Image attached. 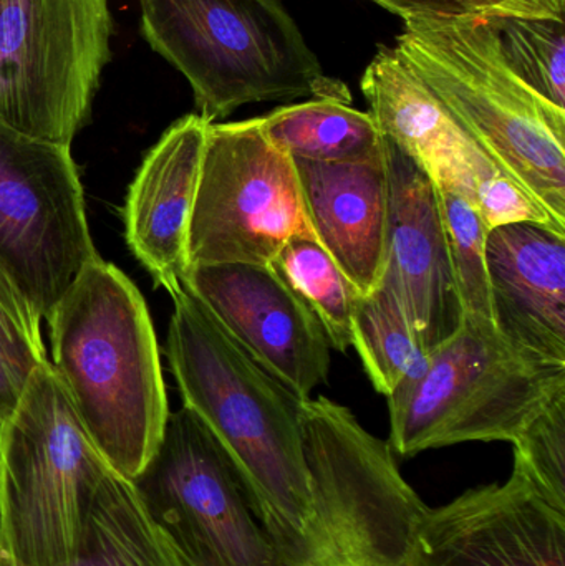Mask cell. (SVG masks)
I'll return each mask as SVG.
<instances>
[{
	"label": "cell",
	"mask_w": 565,
	"mask_h": 566,
	"mask_svg": "<svg viewBox=\"0 0 565 566\" xmlns=\"http://www.w3.org/2000/svg\"><path fill=\"white\" fill-rule=\"evenodd\" d=\"M172 296L169 368L186 408L231 455L282 566H294L311 515L302 402L269 375L185 285Z\"/></svg>",
	"instance_id": "6da1fadb"
},
{
	"label": "cell",
	"mask_w": 565,
	"mask_h": 566,
	"mask_svg": "<svg viewBox=\"0 0 565 566\" xmlns=\"http://www.w3.org/2000/svg\"><path fill=\"white\" fill-rule=\"evenodd\" d=\"M52 365L109 468L132 481L169 418L158 342L135 283L102 258L73 281L49 318Z\"/></svg>",
	"instance_id": "7a4b0ae2"
},
{
	"label": "cell",
	"mask_w": 565,
	"mask_h": 566,
	"mask_svg": "<svg viewBox=\"0 0 565 566\" xmlns=\"http://www.w3.org/2000/svg\"><path fill=\"white\" fill-rule=\"evenodd\" d=\"M395 52L470 138L565 228V109L504 62L477 13L405 20Z\"/></svg>",
	"instance_id": "3957f363"
},
{
	"label": "cell",
	"mask_w": 565,
	"mask_h": 566,
	"mask_svg": "<svg viewBox=\"0 0 565 566\" xmlns=\"http://www.w3.org/2000/svg\"><path fill=\"white\" fill-rule=\"evenodd\" d=\"M138 2L143 39L186 76L206 122L251 103H352L348 86L324 72L281 0Z\"/></svg>",
	"instance_id": "277c9868"
},
{
	"label": "cell",
	"mask_w": 565,
	"mask_h": 566,
	"mask_svg": "<svg viewBox=\"0 0 565 566\" xmlns=\"http://www.w3.org/2000/svg\"><path fill=\"white\" fill-rule=\"evenodd\" d=\"M112 468L49 361L2 431V537L12 566H72Z\"/></svg>",
	"instance_id": "5b68a950"
},
{
	"label": "cell",
	"mask_w": 565,
	"mask_h": 566,
	"mask_svg": "<svg viewBox=\"0 0 565 566\" xmlns=\"http://www.w3.org/2000/svg\"><path fill=\"white\" fill-rule=\"evenodd\" d=\"M311 515L294 566H408L430 509L390 442L325 396L302 402Z\"/></svg>",
	"instance_id": "8992f818"
},
{
	"label": "cell",
	"mask_w": 565,
	"mask_h": 566,
	"mask_svg": "<svg viewBox=\"0 0 565 566\" xmlns=\"http://www.w3.org/2000/svg\"><path fill=\"white\" fill-rule=\"evenodd\" d=\"M563 389L565 366L517 348L491 319L464 315L427 369L388 396V442L401 458L463 442L513 444Z\"/></svg>",
	"instance_id": "52a82bcc"
},
{
	"label": "cell",
	"mask_w": 565,
	"mask_h": 566,
	"mask_svg": "<svg viewBox=\"0 0 565 566\" xmlns=\"http://www.w3.org/2000/svg\"><path fill=\"white\" fill-rule=\"evenodd\" d=\"M109 0H0V122L72 146L112 60Z\"/></svg>",
	"instance_id": "ba28073f"
},
{
	"label": "cell",
	"mask_w": 565,
	"mask_h": 566,
	"mask_svg": "<svg viewBox=\"0 0 565 566\" xmlns=\"http://www.w3.org/2000/svg\"><path fill=\"white\" fill-rule=\"evenodd\" d=\"M129 482L185 566H282L231 455L186 406L169 412L158 448Z\"/></svg>",
	"instance_id": "9c48e42d"
},
{
	"label": "cell",
	"mask_w": 565,
	"mask_h": 566,
	"mask_svg": "<svg viewBox=\"0 0 565 566\" xmlns=\"http://www.w3.org/2000/svg\"><path fill=\"white\" fill-rule=\"evenodd\" d=\"M292 238H314L294 159L261 118L211 123L188 231V269L269 265Z\"/></svg>",
	"instance_id": "30bf717a"
},
{
	"label": "cell",
	"mask_w": 565,
	"mask_h": 566,
	"mask_svg": "<svg viewBox=\"0 0 565 566\" xmlns=\"http://www.w3.org/2000/svg\"><path fill=\"white\" fill-rule=\"evenodd\" d=\"M96 258L70 146L0 122V272L46 322Z\"/></svg>",
	"instance_id": "8fae6325"
},
{
	"label": "cell",
	"mask_w": 565,
	"mask_h": 566,
	"mask_svg": "<svg viewBox=\"0 0 565 566\" xmlns=\"http://www.w3.org/2000/svg\"><path fill=\"white\" fill-rule=\"evenodd\" d=\"M182 285L301 401L328 381L332 346L327 335L271 265H195Z\"/></svg>",
	"instance_id": "7c38bea8"
},
{
	"label": "cell",
	"mask_w": 565,
	"mask_h": 566,
	"mask_svg": "<svg viewBox=\"0 0 565 566\" xmlns=\"http://www.w3.org/2000/svg\"><path fill=\"white\" fill-rule=\"evenodd\" d=\"M408 566H565V514L520 471L430 509Z\"/></svg>",
	"instance_id": "4fadbf2b"
},
{
	"label": "cell",
	"mask_w": 565,
	"mask_h": 566,
	"mask_svg": "<svg viewBox=\"0 0 565 566\" xmlns=\"http://www.w3.org/2000/svg\"><path fill=\"white\" fill-rule=\"evenodd\" d=\"M388 172L384 275L428 353L463 323L443 218L430 176L385 138Z\"/></svg>",
	"instance_id": "5bb4252c"
},
{
	"label": "cell",
	"mask_w": 565,
	"mask_h": 566,
	"mask_svg": "<svg viewBox=\"0 0 565 566\" xmlns=\"http://www.w3.org/2000/svg\"><path fill=\"white\" fill-rule=\"evenodd\" d=\"M486 272L498 332L523 352L565 366V229L544 222L491 229Z\"/></svg>",
	"instance_id": "9a60e30c"
},
{
	"label": "cell",
	"mask_w": 565,
	"mask_h": 566,
	"mask_svg": "<svg viewBox=\"0 0 565 566\" xmlns=\"http://www.w3.org/2000/svg\"><path fill=\"white\" fill-rule=\"evenodd\" d=\"M211 123L198 113L172 123L143 159L123 208L125 238L169 295L188 272V231Z\"/></svg>",
	"instance_id": "2e32d148"
},
{
	"label": "cell",
	"mask_w": 565,
	"mask_h": 566,
	"mask_svg": "<svg viewBox=\"0 0 565 566\" xmlns=\"http://www.w3.org/2000/svg\"><path fill=\"white\" fill-rule=\"evenodd\" d=\"M315 241L362 295L380 283L387 251L388 172L385 148L347 165L294 159Z\"/></svg>",
	"instance_id": "e0dca14e"
},
{
	"label": "cell",
	"mask_w": 565,
	"mask_h": 566,
	"mask_svg": "<svg viewBox=\"0 0 565 566\" xmlns=\"http://www.w3.org/2000/svg\"><path fill=\"white\" fill-rule=\"evenodd\" d=\"M360 88L381 136L428 176L440 169L470 168L480 146L394 49L380 46L362 76Z\"/></svg>",
	"instance_id": "ac0fdd59"
},
{
	"label": "cell",
	"mask_w": 565,
	"mask_h": 566,
	"mask_svg": "<svg viewBox=\"0 0 565 566\" xmlns=\"http://www.w3.org/2000/svg\"><path fill=\"white\" fill-rule=\"evenodd\" d=\"M261 119L269 142L301 161L362 163L385 148L374 116L337 99H308L281 106Z\"/></svg>",
	"instance_id": "d6986e66"
},
{
	"label": "cell",
	"mask_w": 565,
	"mask_h": 566,
	"mask_svg": "<svg viewBox=\"0 0 565 566\" xmlns=\"http://www.w3.org/2000/svg\"><path fill=\"white\" fill-rule=\"evenodd\" d=\"M0 566H12L0 552ZM72 566H185L143 511L132 482L112 472L96 494Z\"/></svg>",
	"instance_id": "ffe728a7"
},
{
	"label": "cell",
	"mask_w": 565,
	"mask_h": 566,
	"mask_svg": "<svg viewBox=\"0 0 565 566\" xmlns=\"http://www.w3.org/2000/svg\"><path fill=\"white\" fill-rule=\"evenodd\" d=\"M352 346L375 391L390 396L401 382L427 369L430 353L418 338L397 293L385 282L355 305Z\"/></svg>",
	"instance_id": "44dd1931"
},
{
	"label": "cell",
	"mask_w": 565,
	"mask_h": 566,
	"mask_svg": "<svg viewBox=\"0 0 565 566\" xmlns=\"http://www.w3.org/2000/svg\"><path fill=\"white\" fill-rule=\"evenodd\" d=\"M480 17L506 65L537 95L565 109L564 10L503 9Z\"/></svg>",
	"instance_id": "7402d4cb"
},
{
	"label": "cell",
	"mask_w": 565,
	"mask_h": 566,
	"mask_svg": "<svg viewBox=\"0 0 565 566\" xmlns=\"http://www.w3.org/2000/svg\"><path fill=\"white\" fill-rule=\"evenodd\" d=\"M272 271L311 310L332 348L347 353L352 346L357 286L311 238H292L272 259Z\"/></svg>",
	"instance_id": "603a6c76"
},
{
	"label": "cell",
	"mask_w": 565,
	"mask_h": 566,
	"mask_svg": "<svg viewBox=\"0 0 565 566\" xmlns=\"http://www.w3.org/2000/svg\"><path fill=\"white\" fill-rule=\"evenodd\" d=\"M471 169H440L430 176L443 218L454 282L464 315L491 319L486 272L488 229L471 198Z\"/></svg>",
	"instance_id": "cb8c5ba5"
},
{
	"label": "cell",
	"mask_w": 565,
	"mask_h": 566,
	"mask_svg": "<svg viewBox=\"0 0 565 566\" xmlns=\"http://www.w3.org/2000/svg\"><path fill=\"white\" fill-rule=\"evenodd\" d=\"M49 361L42 319L0 272V419L19 405L33 373Z\"/></svg>",
	"instance_id": "d4e9b609"
},
{
	"label": "cell",
	"mask_w": 565,
	"mask_h": 566,
	"mask_svg": "<svg viewBox=\"0 0 565 566\" xmlns=\"http://www.w3.org/2000/svg\"><path fill=\"white\" fill-rule=\"evenodd\" d=\"M514 446V469L544 502L565 514V389L523 429Z\"/></svg>",
	"instance_id": "484cf974"
},
{
	"label": "cell",
	"mask_w": 565,
	"mask_h": 566,
	"mask_svg": "<svg viewBox=\"0 0 565 566\" xmlns=\"http://www.w3.org/2000/svg\"><path fill=\"white\" fill-rule=\"evenodd\" d=\"M470 169L471 198L488 232L501 226L520 222L559 226L546 208L510 172L500 168L483 149L471 159Z\"/></svg>",
	"instance_id": "4316f807"
},
{
	"label": "cell",
	"mask_w": 565,
	"mask_h": 566,
	"mask_svg": "<svg viewBox=\"0 0 565 566\" xmlns=\"http://www.w3.org/2000/svg\"><path fill=\"white\" fill-rule=\"evenodd\" d=\"M384 7L388 12L401 17V19H414L421 15H461L463 7L457 0H372Z\"/></svg>",
	"instance_id": "83f0119b"
},
{
	"label": "cell",
	"mask_w": 565,
	"mask_h": 566,
	"mask_svg": "<svg viewBox=\"0 0 565 566\" xmlns=\"http://www.w3.org/2000/svg\"><path fill=\"white\" fill-rule=\"evenodd\" d=\"M457 2L463 7L467 13L483 15V13H490L494 12V10L510 7L511 3L517 2V0H457Z\"/></svg>",
	"instance_id": "f1b7e54d"
},
{
	"label": "cell",
	"mask_w": 565,
	"mask_h": 566,
	"mask_svg": "<svg viewBox=\"0 0 565 566\" xmlns=\"http://www.w3.org/2000/svg\"><path fill=\"white\" fill-rule=\"evenodd\" d=\"M2 431L3 421L0 419V485H2ZM0 497H2V491H0ZM0 537H2V499H0Z\"/></svg>",
	"instance_id": "f546056e"
}]
</instances>
